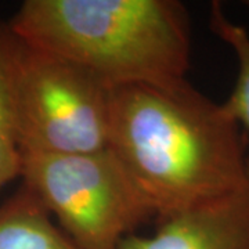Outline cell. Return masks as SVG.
I'll return each mask as SVG.
<instances>
[{
	"label": "cell",
	"instance_id": "obj_1",
	"mask_svg": "<svg viewBox=\"0 0 249 249\" xmlns=\"http://www.w3.org/2000/svg\"><path fill=\"white\" fill-rule=\"evenodd\" d=\"M109 150L158 220L249 183L241 126L187 79L114 90Z\"/></svg>",
	"mask_w": 249,
	"mask_h": 249
},
{
	"label": "cell",
	"instance_id": "obj_2",
	"mask_svg": "<svg viewBox=\"0 0 249 249\" xmlns=\"http://www.w3.org/2000/svg\"><path fill=\"white\" fill-rule=\"evenodd\" d=\"M9 25L112 89L175 86L190 67V18L176 0H27Z\"/></svg>",
	"mask_w": 249,
	"mask_h": 249
},
{
	"label": "cell",
	"instance_id": "obj_3",
	"mask_svg": "<svg viewBox=\"0 0 249 249\" xmlns=\"http://www.w3.org/2000/svg\"><path fill=\"white\" fill-rule=\"evenodd\" d=\"M21 178L82 249H118L154 216L109 148L91 154H24Z\"/></svg>",
	"mask_w": 249,
	"mask_h": 249
},
{
	"label": "cell",
	"instance_id": "obj_4",
	"mask_svg": "<svg viewBox=\"0 0 249 249\" xmlns=\"http://www.w3.org/2000/svg\"><path fill=\"white\" fill-rule=\"evenodd\" d=\"M114 90L79 65L22 43L17 72L22 155L108 150Z\"/></svg>",
	"mask_w": 249,
	"mask_h": 249
},
{
	"label": "cell",
	"instance_id": "obj_5",
	"mask_svg": "<svg viewBox=\"0 0 249 249\" xmlns=\"http://www.w3.org/2000/svg\"><path fill=\"white\" fill-rule=\"evenodd\" d=\"M118 249H249V183L162 219L152 235H127Z\"/></svg>",
	"mask_w": 249,
	"mask_h": 249
},
{
	"label": "cell",
	"instance_id": "obj_6",
	"mask_svg": "<svg viewBox=\"0 0 249 249\" xmlns=\"http://www.w3.org/2000/svg\"><path fill=\"white\" fill-rule=\"evenodd\" d=\"M50 216L34 193L22 184L0 206V249H82Z\"/></svg>",
	"mask_w": 249,
	"mask_h": 249
},
{
	"label": "cell",
	"instance_id": "obj_7",
	"mask_svg": "<svg viewBox=\"0 0 249 249\" xmlns=\"http://www.w3.org/2000/svg\"><path fill=\"white\" fill-rule=\"evenodd\" d=\"M22 43L0 19V190L21 176L22 151L17 119V72Z\"/></svg>",
	"mask_w": 249,
	"mask_h": 249
},
{
	"label": "cell",
	"instance_id": "obj_8",
	"mask_svg": "<svg viewBox=\"0 0 249 249\" xmlns=\"http://www.w3.org/2000/svg\"><path fill=\"white\" fill-rule=\"evenodd\" d=\"M211 28L232 50L237 60V80L224 107L240 126L249 130V32L226 16L220 3L211 6Z\"/></svg>",
	"mask_w": 249,
	"mask_h": 249
}]
</instances>
